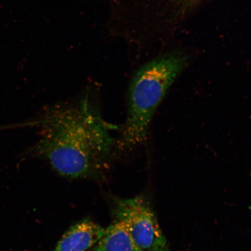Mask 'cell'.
<instances>
[{
  "label": "cell",
  "mask_w": 251,
  "mask_h": 251,
  "mask_svg": "<svg viewBox=\"0 0 251 251\" xmlns=\"http://www.w3.org/2000/svg\"><path fill=\"white\" fill-rule=\"evenodd\" d=\"M41 138L33 153L70 178L99 177L115 147L119 129L102 117L90 97L47 107L34 121Z\"/></svg>",
  "instance_id": "6da1fadb"
},
{
  "label": "cell",
  "mask_w": 251,
  "mask_h": 251,
  "mask_svg": "<svg viewBox=\"0 0 251 251\" xmlns=\"http://www.w3.org/2000/svg\"><path fill=\"white\" fill-rule=\"evenodd\" d=\"M189 61L186 53L171 51L156 56L135 71L128 87L126 117L115 146L130 150L146 143L157 108Z\"/></svg>",
  "instance_id": "7a4b0ae2"
},
{
  "label": "cell",
  "mask_w": 251,
  "mask_h": 251,
  "mask_svg": "<svg viewBox=\"0 0 251 251\" xmlns=\"http://www.w3.org/2000/svg\"><path fill=\"white\" fill-rule=\"evenodd\" d=\"M112 212L114 220L125 225L141 251H170L155 213L145 197L115 198Z\"/></svg>",
  "instance_id": "3957f363"
},
{
  "label": "cell",
  "mask_w": 251,
  "mask_h": 251,
  "mask_svg": "<svg viewBox=\"0 0 251 251\" xmlns=\"http://www.w3.org/2000/svg\"><path fill=\"white\" fill-rule=\"evenodd\" d=\"M105 228L90 219H84L65 232L52 251H88L104 234Z\"/></svg>",
  "instance_id": "277c9868"
},
{
  "label": "cell",
  "mask_w": 251,
  "mask_h": 251,
  "mask_svg": "<svg viewBox=\"0 0 251 251\" xmlns=\"http://www.w3.org/2000/svg\"><path fill=\"white\" fill-rule=\"evenodd\" d=\"M88 251H141L122 222L114 220L103 236Z\"/></svg>",
  "instance_id": "5b68a950"
},
{
  "label": "cell",
  "mask_w": 251,
  "mask_h": 251,
  "mask_svg": "<svg viewBox=\"0 0 251 251\" xmlns=\"http://www.w3.org/2000/svg\"><path fill=\"white\" fill-rule=\"evenodd\" d=\"M200 1V0H183L184 5L186 7H190V6L196 4L197 2Z\"/></svg>",
  "instance_id": "8992f818"
}]
</instances>
